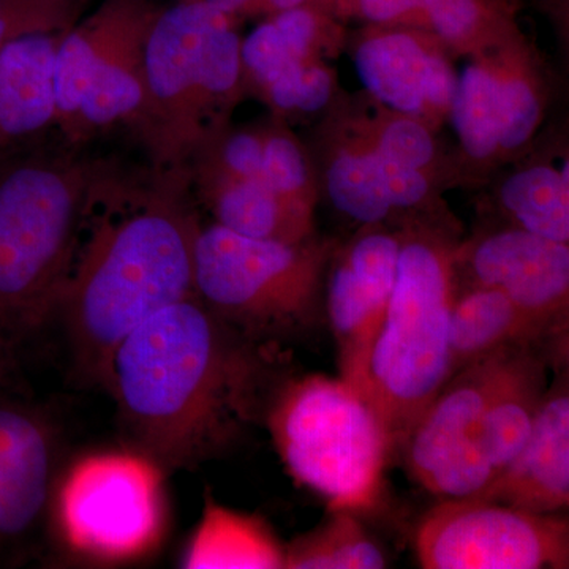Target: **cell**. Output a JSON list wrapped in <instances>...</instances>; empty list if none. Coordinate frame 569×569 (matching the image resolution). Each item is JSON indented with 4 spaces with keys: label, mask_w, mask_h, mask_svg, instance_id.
Returning <instances> with one entry per match:
<instances>
[{
    "label": "cell",
    "mask_w": 569,
    "mask_h": 569,
    "mask_svg": "<svg viewBox=\"0 0 569 569\" xmlns=\"http://www.w3.org/2000/svg\"><path fill=\"white\" fill-rule=\"evenodd\" d=\"M277 348L242 335L197 296L153 313L116 348L104 385L130 449L168 473L238 447L264 425L287 377Z\"/></svg>",
    "instance_id": "cell-1"
},
{
    "label": "cell",
    "mask_w": 569,
    "mask_h": 569,
    "mask_svg": "<svg viewBox=\"0 0 569 569\" xmlns=\"http://www.w3.org/2000/svg\"><path fill=\"white\" fill-rule=\"evenodd\" d=\"M200 224L186 168L107 160L54 313L81 377L104 387L116 348L134 328L197 296Z\"/></svg>",
    "instance_id": "cell-2"
},
{
    "label": "cell",
    "mask_w": 569,
    "mask_h": 569,
    "mask_svg": "<svg viewBox=\"0 0 569 569\" xmlns=\"http://www.w3.org/2000/svg\"><path fill=\"white\" fill-rule=\"evenodd\" d=\"M108 159L58 133L0 151V353L54 317Z\"/></svg>",
    "instance_id": "cell-3"
},
{
    "label": "cell",
    "mask_w": 569,
    "mask_h": 569,
    "mask_svg": "<svg viewBox=\"0 0 569 569\" xmlns=\"http://www.w3.org/2000/svg\"><path fill=\"white\" fill-rule=\"evenodd\" d=\"M458 242L447 219L400 227L395 288L370 356L366 389L392 455L452 377L449 320L458 291Z\"/></svg>",
    "instance_id": "cell-4"
},
{
    "label": "cell",
    "mask_w": 569,
    "mask_h": 569,
    "mask_svg": "<svg viewBox=\"0 0 569 569\" xmlns=\"http://www.w3.org/2000/svg\"><path fill=\"white\" fill-rule=\"evenodd\" d=\"M238 21L193 0L163 6L146 41V110L140 134L149 163L186 168L231 123L247 96Z\"/></svg>",
    "instance_id": "cell-5"
},
{
    "label": "cell",
    "mask_w": 569,
    "mask_h": 569,
    "mask_svg": "<svg viewBox=\"0 0 569 569\" xmlns=\"http://www.w3.org/2000/svg\"><path fill=\"white\" fill-rule=\"evenodd\" d=\"M264 426L288 473L329 509L361 516L377 507L391 443L377 411L346 380L284 377Z\"/></svg>",
    "instance_id": "cell-6"
},
{
    "label": "cell",
    "mask_w": 569,
    "mask_h": 569,
    "mask_svg": "<svg viewBox=\"0 0 569 569\" xmlns=\"http://www.w3.org/2000/svg\"><path fill=\"white\" fill-rule=\"evenodd\" d=\"M331 239L246 238L201 220L194 242V295L217 317L260 342L279 346L323 321Z\"/></svg>",
    "instance_id": "cell-7"
},
{
    "label": "cell",
    "mask_w": 569,
    "mask_h": 569,
    "mask_svg": "<svg viewBox=\"0 0 569 569\" xmlns=\"http://www.w3.org/2000/svg\"><path fill=\"white\" fill-rule=\"evenodd\" d=\"M162 3L100 0L63 33L56 54V133L88 148L107 134L137 140L146 110V41Z\"/></svg>",
    "instance_id": "cell-8"
},
{
    "label": "cell",
    "mask_w": 569,
    "mask_h": 569,
    "mask_svg": "<svg viewBox=\"0 0 569 569\" xmlns=\"http://www.w3.org/2000/svg\"><path fill=\"white\" fill-rule=\"evenodd\" d=\"M163 475L132 449L78 460L52 497L66 545L99 561L133 560L156 548L164 523Z\"/></svg>",
    "instance_id": "cell-9"
},
{
    "label": "cell",
    "mask_w": 569,
    "mask_h": 569,
    "mask_svg": "<svg viewBox=\"0 0 569 569\" xmlns=\"http://www.w3.org/2000/svg\"><path fill=\"white\" fill-rule=\"evenodd\" d=\"M548 107V82L522 32L470 56L458 73L448 121L462 164L489 171L533 141Z\"/></svg>",
    "instance_id": "cell-10"
},
{
    "label": "cell",
    "mask_w": 569,
    "mask_h": 569,
    "mask_svg": "<svg viewBox=\"0 0 569 569\" xmlns=\"http://www.w3.org/2000/svg\"><path fill=\"white\" fill-rule=\"evenodd\" d=\"M415 548L426 569H563L569 523L563 515L447 498L422 518Z\"/></svg>",
    "instance_id": "cell-11"
},
{
    "label": "cell",
    "mask_w": 569,
    "mask_h": 569,
    "mask_svg": "<svg viewBox=\"0 0 569 569\" xmlns=\"http://www.w3.org/2000/svg\"><path fill=\"white\" fill-rule=\"evenodd\" d=\"M512 347L500 348L449 378L400 448L410 477L441 500L478 496L496 478L482 452V432Z\"/></svg>",
    "instance_id": "cell-12"
},
{
    "label": "cell",
    "mask_w": 569,
    "mask_h": 569,
    "mask_svg": "<svg viewBox=\"0 0 569 569\" xmlns=\"http://www.w3.org/2000/svg\"><path fill=\"white\" fill-rule=\"evenodd\" d=\"M339 20L318 6L279 11L242 37L246 92L276 118L313 114L332 103L336 71L328 59L342 41Z\"/></svg>",
    "instance_id": "cell-13"
},
{
    "label": "cell",
    "mask_w": 569,
    "mask_h": 569,
    "mask_svg": "<svg viewBox=\"0 0 569 569\" xmlns=\"http://www.w3.org/2000/svg\"><path fill=\"white\" fill-rule=\"evenodd\" d=\"M399 253L400 228L365 227L346 246H336L326 271L325 316L336 337L340 378L365 399Z\"/></svg>",
    "instance_id": "cell-14"
},
{
    "label": "cell",
    "mask_w": 569,
    "mask_h": 569,
    "mask_svg": "<svg viewBox=\"0 0 569 569\" xmlns=\"http://www.w3.org/2000/svg\"><path fill=\"white\" fill-rule=\"evenodd\" d=\"M432 33L408 26H367L356 41L359 81L373 102L437 130L448 121L458 71Z\"/></svg>",
    "instance_id": "cell-15"
},
{
    "label": "cell",
    "mask_w": 569,
    "mask_h": 569,
    "mask_svg": "<svg viewBox=\"0 0 569 569\" xmlns=\"http://www.w3.org/2000/svg\"><path fill=\"white\" fill-rule=\"evenodd\" d=\"M455 272L466 287L500 291L542 323L568 331L569 244L505 224L458 242Z\"/></svg>",
    "instance_id": "cell-16"
},
{
    "label": "cell",
    "mask_w": 569,
    "mask_h": 569,
    "mask_svg": "<svg viewBox=\"0 0 569 569\" xmlns=\"http://www.w3.org/2000/svg\"><path fill=\"white\" fill-rule=\"evenodd\" d=\"M323 187L332 208L361 228L443 219L437 200L440 182L381 156L342 123L326 153Z\"/></svg>",
    "instance_id": "cell-17"
},
{
    "label": "cell",
    "mask_w": 569,
    "mask_h": 569,
    "mask_svg": "<svg viewBox=\"0 0 569 569\" xmlns=\"http://www.w3.org/2000/svg\"><path fill=\"white\" fill-rule=\"evenodd\" d=\"M54 430L39 411L0 395V565L41 529L58 485Z\"/></svg>",
    "instance_id": "cell-18"
},
{
    "label": "cell",
    "mask_w": 569,
    "mask_h": 569,
    "mask_svg": "<svg viewBox=\"0 0 569 569\" xmlns=\"http://www.w3.org/2000/svg\"><path fill=\"white\" fill-rule=\"evenodd\" d=\"M559 367L557 380L531 426L526 445L492 482L471 498L535 512L561 515L569 505V388Z\"/></svg>",
    "instance_id": "cell-19"
},
{
    "label": "cell",
    "mask_w": 569,
    "mask_h": 569,
    "mask_svg": "<svg viewBox=\"0 0 569 569\" xmlns=\"http://www.w3.org/2000/svg\"><path fill=\"white\" fill-rule=\"evenodd\" d=\"M67 29H33L0 47V151L56 132V54Z\"/></svg>",
    "instance_id": "cell-20"
},
{
    "label": "cell",
    "mask_w": 569,
    "mask_h": 569,
    "mask_svg": "<svg viewBox=\"0 0 569 569\" xmlns=\"http://www.w3.org/2000/svg\"><path fill=\"white\" fill-rule=\"evenodd\" d=\"M260 160L239 174H189L197 206L211 222L246 238L301 242L316 234L312 209L284 200L272 189ZM187 171V170H186Z\"/></svg>",
    "instance_id": "cell-21"
},
{
    "label": "cell",
    "mask_w": 569,
    "mask_h": 569,
    "mask_svg": "<svg viewBox=\"0 0 569 569\" xmlns=\"http://www.w3.org/2000/svg\"><path fill=\"white\" fill-rule=\"evenodd\" d=\"M567 340L568 331L542 323L500 291L481 287L456 291L449 320L452 376L503 347L546 343L567 350Z\"/></svg>",
    "instance_id": "cell-22"
},
{
    "label": "cell",
    "mask_w": 569,
    "mask_h": 569,
    "mask_svg": "<svg viewBox=\"0 0 569 569\" xmlns=\"http://www.w3.org/2000/svg\"><path fill=\"white\" fill-rule=\"evenodd\" d=\"M182 561L186 568H284V546L257 516L208 498Z\"/></svg>",
    "instance_id": "cell-23"
},
{
    "label": "cell",
    "mask_w": 569,
    "mask_h": 569,
    "mask_svg": "<svg viewBox=\"0 0 569 569\" xmlns=\"http://www.w3.org/2000/svg\"><path fill=\"white\" fill-rule=\"evenodd\" d=\"M568 157L560 167L535 162L505 176L496 200L508 227L569 244Z\"/></svg>",
    "instance_id": "cell-24"
},
{
    "label": "cell",
    "mask_w": 569,
    "mask_h": 569,
    "mask_svg": "<svg viewBox=\"0 0 569 569\" xmlns=\"http://www.w3.org/2000/svg\"><path fill=\"white\" fill-rule=\"evenodd\" d=\"M317 529L284 546L287 569H381L388 567L385 550L367 531L359 515L329 509Z\"/></svg>",
    "instance_id": "cell-25"
},
{
    "label": "cell",
    "mask_w": 569,
    "mask_h": 569,
    "mask_svg": "<svg viewBox=\"0 0 569 569\" xmlns=\"http://www.w3.org/2000/svg\"><path fill=\"white\" fill-rule=\"evenodd\" d=\"M93 0H0V47L33 29H66L86 13Z\"/></svg>",
    "instance_id": "cell-26"
},
{
    "label": "cell",
    "mask_w": 569,
    "mask_h": 569,
    "mask_svg": "<svg viewBox=\"0 0 569 569\" xmlns=\"http://www.w3.org/2000/svg\"><path fill=\"white\" fill-rule=\"evenodd\" d=\"M448 0H320V9L336 20H356L367 26H408L421 22Z\"/></svg>",
    "instance_id": "cell-27"
},
{
    "label": "cell",
    "mask_w": 569,
    "mask_h": 569,
    "mask_svg": "<svg viewBox=\"0 0 569 569\" xmlns=\"http://www.w3.org/2000/svg\"><path fill=\"white\" fill-rule=\"evenodd\" d=\"M206 3L212 9L222 11L227 17L241 22L247 18H260L279 13V11L295 9L301 6H318L320 0H193ZM320 7V6H318Z\"/></svg>",
    "instance_id": "cell-28"
},
{
    "label": "cell",
    "mask_w": 569,
    "mask_h": 569,
    "mask_svg": "<svg viewBox=\"0 0 569 569\" xmlns=\"http://www.w3.org/2000/svg\"><path fill=\"white\" fill-rule=\"evenodd\" d=\"M7 359L0 353V377H2L3 370H6Z\"/></svg>",
    "instance_id": "cell-29"
}]
</instances>
